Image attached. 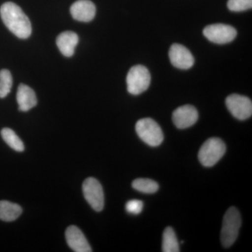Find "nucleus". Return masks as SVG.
<instances>
[{
    "mask_svg": "<svg viewBox=\"0 0 252 252\" xmlns=\"http://www.w3.org/2000/svg\"><path fill=\"white\" fill-rule=\"evenodd\" d=\"M0 15L6 27L20 39L31 35V21L17 4L11 1L4 3L0 8Z\"/></svg>",
    "mask_w": 252,
    "mask_h": 252,
    "instance_id": "f257e3e1",
    "label": "nucleus"
},
{
    "mask_svg": "<svg viewBox=\"0 0 252 252\" xmlns=\"http://www.w3.org/2000/svg\"><path fill=\"white\" fill-rule=\"evenodd\" d=\"M241 217L238 209L231 207L225 212L220 231V241L225 248H230L238 238L241 227Z\"/></svg>",
    "mask_w": 252,
    "mask_h": 252,
    "instance_id": "f03ea898",
    "label": "nucleus"
},
{
    "mask_svg": "<svg viewBox=\"0 0 252 252\" xmlns=\"http://www.w3.org/2000/svg\"><path fill=\"white\" fill-rule=\"evenodd\" d=\"M226 151L224 142L218 137H212L204 142L198 152V159L205 167L216 165Z\"/></svg>",
    "mask_w": 252,
    "mask_h": 252,
    "instance_id": "7ed1b4c3",
    "label": "nucleus"
},
{
    "mask_svg": "<svg viewBox=\"0 0 252 252\" xmlns=\"http://www.w3.org/2000/svg\"><path fill=\"white\" fill-rule=\"evenodd\" d=\"M135 130L141 140L150 147H158L163 141V132L160 126L150 118L139 120L136 124Z\"/></svg>",
    "mask_w": 252,
    "mask_h": 252,
    "instance_id": "20e7f679",
    "label": "nucleus"
},
{
    "mask_svg": "<svg viewBox=\"0 0 252 252\" xmlns=\"http://www.w3.org/2000/svg\"><path fill=\"white\" fill-rule=\"evenodd\" d=\"M150 82L151 75L148 69L141 64L131 67L126 77L127 91L134 95L147 91Z\"/></svg>",
    "mask_w": 252,
    "mask_h": 252,
    "instance_id": "39448f33",
    "label": "nucleus"
},
{
    "mask_svg": "<svg viewBox=\"0 0 252 252\" xmlns=\"http://www.w3.org/2000/svg\"><path fill=\"white\" fill-rule=\"evenodd\" d=\"M83 193L86 201L96 212H100L103 210L104 196L103 189L100 183L94 178L89 177L83 183Z\"/></svg>",
    "mask_w": 252,
    "mask_h": 252,
    "instance_id": "423d86ee",
    "label": "nucleus"
},
{
    "mask_svg": "<svg viewBox=\"0 0 252 252\" xmlns=\"http://www.w3.org/2000/svg\"><path fill=\"white\" fill-rule=\"evenodd\" d=\"M236 30L229 25L217 23L210 25L204 28L203 34L211 42L217 44H225L231 42L236 37Z\"/></svg>",
    "mask_w": 252,
    "mask_h": 252,
    "instance_id": "0eeeda50",
    "label": "nucleus"
},
{
    "mask_svg": "<svg viewBox=\"0 0 252 252\" xmlns=\"http://www.w3.org/2000/svg\"><path fill=\"white\" fill-rule=\"evenodd\" d=\"M225 105L230 114L238 120H246L252 117V100L246 96L230 94L225 99Z\"/></svg>",
    "mask_w": 252,
    "mask_h": 252,
    "instance_id": "6e6552de",
    "label": "nucleus"
},
{
    "mask_svg": "<svg viewBox=\"0 0 252 252\" xmlns=\"http://www.w3.org/2000/svg\"><path fill=\"white\" fill-rule=\"evenodd\" d=\"M169 58L172 65L180 69H190L195 62L190 51L182 44H172L169 51Z\"/></svg>",
    "mask_w": 252,
    "mask_h": 252,
    "instance_id": "1a4fd4ad",
    "label": "nucleus"
},
{
    "mask_svg": "<svg viewBox=\"0 0 252 252\" xmlns=\"http://www.w3.org/2000/svg\"><path fill=\"white\" fill-rule=\"evenodd\" d=\"M198 119V111L190 104L178 107L172 114V122L179 129H185L193 126Z\"/></svg>",
    "mask_w": 252,
    "mask_h": 252,
    "instance_id": "9d476101",
    "label": "nucleus"
},
{
    "mask_svg": "<svg viewBox=\"0 0 252 252\" xmlns=\"http://www.w3.org/2000/svg\"><path fill=\"white\" fill-rule=\"evenodd\" d=\"M68 246L76 252H92L90 245L82 231L75 225L68 227L65 231Z\"/></svg>",
    "mask_w": 252,
    "mask_h": 252,
    "instance_id": "9b49d317",
    "label": "nucleus"
},
{
    "mask_svg": "<svg viewBox=\"0 0 252 252\" xmlns=\"http://www.w3.org/2000/svg\"><path fill=\"white\" fill-rule=\"evenodd\" d=\"M72 18L81 22H90L94 18L96 7L90 0H78L71 6Z\"/></svg>",
    "mask_w": 252,
    "mask_h": 252,
    "instance_id": "f8f14e48",
    "label": "nucleus"
},
{
    "mask_svg": "<svg viewBox=\"0 0 252 252\" xmlns=\"http://www.w3.org/2000/svg\"><path fill=\"white\" fill-rule=\"evenodd\" d=\"M16 99L19 109L22 112L31 110L37 103L35 93L31 88L25 84L18 86Z\"/></svg>",
    "mask_w": 252,
    "mask_h": 252,
    "instance_id": "ddd939ff",
    "label": "nucleus"
},
{
    "mask_svg": "<svg viewBox=\"0 0 252 252\" xmlns=\"http://www.w3.org/2000/svg\"><path fill=\"white\" fill-rule=\"evenodd\" d=\"M79 42V37L76 33L66 31L60 34L56 39V44L61 54L66 57H71Z\"/></svg>",
    "mask_w": 252,
    "mask_h": 252,
    "instance_id": "4468645a",
    "label": "nucleus"
},
{
    "mask_svg": "<svg viewBox=\"0 0 252 252\" xmlns=\"http://www.w3.org/2000/svg\"><path fill=\"white\" fill-rule=\"evenodd\" d=\"M23 210L18 204L6 200L0 201V220L4 221H14L22 214Z\"/></svg>",
    "mask_w": 252,
    "mask_h": 252,
    "instance_id": "2eb2a0df",
    "label": "nucleus"
},
{
    "mask_svg": "<svg viewBox=\"0 0 252 252\" xmlns=\"http://www.w3.org/2000/svg\"><path fill=\"white\" fill-rule=\"evenodd\" d=\"M162 251L163 252H179L180 246L175 231L172 227L168 226L162 234Z\"/></svg>",
    "mask_w": 252,
    "mask_h": 252,
    "instance_id": "dca6fc26",
    "label": "nucleus"
},
{
    "mask_svg": "<svg viewBox=\"0 0 252 252\" xmlns=\"http://www.w3.org/2000/svg\"><path fill=\"white\" fill-rule=\"evenodd\" d=\"M1 135L4 142L11 149L18 152H22L24 151L25 147L23 141L15 133L14 130L8 127H5L1 130Z\"/></svg>",
    "mask_w": 252,
    "mask_h": 252,
    "instance_id": "f3484780",
    "label": "nucleus"
},
{
    "mask_svg": "<svg viewBox=\"0 0 252 252\" xmlns=\"http://www.w3.org/2000/svg\"><path fill=\"white\" fill-rule=\"evenodd\" d=\"M132 188L137 191L144 193H154L158 191L159 186L155 181L150 179L140 178L134 180L132 183Z\"/></svg>",
    "mask_w": 252,
    "mask_h": 252,
    "instance_id": "a211bd4d",
    "label": "nucleus"
},
{
    "mask_svg": "<svg viewBox=\"0 0 252 252\" xmlns=\"http://www.w3.org/2000/svg\"><path fill=\"white\" fill-rule=\"evenodd\" d=\"M13 85L12 76L7 69L0 70V98L6 97Z\"/></svg>",
    "mask_w": 252,
    "mask_h": 252,
    "instance_id": "6ab92c4d",
    "label": "nucleus"
},
{
    "mask_svg": "<svg viewBox=\"0 0 252 252\" xmlns=\"http://www.w3.org/2000/svg\"><path fill=\"white\" fill-rule=\"evenodd\" d=\"M228 9L234 12L246 11L252 8V0H228Z\"/></svg>",
    "mask_w": 252,
    "mask_h": 252,
    "instance_id": "aec40b11",
    "label": "nucleus"
},
{
    "mask_svg": "<svg viewBox=\"0 0 252 252\" xmlns=\"http://www.w3.org/2000/svg\"><path fill=\"white\" fill-rule=\"evenodd\" d=\"M143 202L139 200H129L126 205V211L132 215H139L142 211Z\"/></svg>",
    "mask_w": 252,
    "mask_h": 252,
    "instance_id": "412c9836",
    "label": "nucleus"
}]
</instances>
